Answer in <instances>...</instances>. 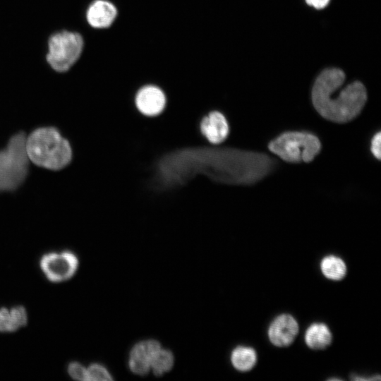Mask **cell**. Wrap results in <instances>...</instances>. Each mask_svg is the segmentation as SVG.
Instances as JSON below:
<instances>
[{
	"label": "cell",
	"mask_w": 381,
	"mask_h": 381,
	"mask_svg": "<svg viewBox=\"0 0 381 381\" xmlns=\"http://www.w3.org/2000/svg\"><path fill=\"white\" fill-rule=\"evenodd\" d=\"M116 13V8L111 3L97 0L87 9V20L93 28H105L111 25Z\"/></svg>",
	"instance_id": "7c38bea8"
},
{
	"label": "cell",
	"mask_w": 381,
	"mask_h": 381,
	"mask_svg": "<svg viewBox=\"0 0 381 381\" xmlns=\"http://www.w3.org/2000/svg\"><path fill=\"white\" fill-rule=\"evenodd\" d=\"M68 372L74 380L88 381L87 368L78 362L71 363L68 366Z\"/></svg>",
	"instance_id": "d6986e66"
},
{
	"label": "cell",
	"mask_w": 381,
	"mask_h": 381,
	"mask_svg": "<svg viewBox=\"0 0 381 381\" xmlns=\"http://www.w3.org/2000/svg\"><path fill=\"white\" fill-rule=\"evenodd\" d=\"M199 130L202 136L210 143L217 145L227 138L229 134V125L222 113L212 111L200 119Z\"/></svg>",
	"instance_id": "9c48e42d"
},
{
	"label": "cell",
	"mask_w": 381,
	"mask_h": 381,
	"mask_svg": "<svg viewBox=\"0 0 381 381\" xmlns=\"http://www.w3.org/2000/svg\"><path fill=\"white\" fill-rule=\"evenodd\" d=\"M256 353L252 348L238 346L236 348L231 356L233 365L238 370H250L256 363Z\"/></svg>",
	"instance_id": "9a60e30c"
},
{
	"label": "cell",
	"mask_w": 381,
	"mask_h": 381,
	"mask_svg": "<svg viewBox=\"0 0 381 381\" xmlns=\"http://www.w3.org/2000/svg\"><path fill=\"white\" fill-rule=\"evenodd\" d=\"M305 339L309 347L314 349H321L330 344L332 334L325 325L316 323L308 327Z\"/></svg>",
	"instance_id": "5bb4252c"
},
{
	"label": "cell",
	"mask_w": 381,
	"mask_h": 381,
	"mask_svg": "<svg viewBox=\"0 0 381 381\" xmlns=\"http://www.w3.org/2000/svg\"><path fill=\"white\" fill-rule=\"evenodd\" d=\"M87 371L88 381H106L112 380L108 370L101 364H92L87 368Z\"/></svg>",
	"instance_id": "ac0fdd59"
},
{
	"label": "cell",
	"mask_w": 381,
	"mask_h": 381,
	"mask_svg": "<svg viewBox=\"0 0 381 381\" xmlns=\"http://www.w3.org/2000/svg\"><path fill=\"white\" fill-rule=\"evenodd\" d=\"M48 46L47 62L56 71L65 72L79 59L83 40L77 32L62 31L50 37Z\"/></svg>",
	"instance_id": "8992f818"
},
{
	"label": "cell",
	"mask_w": 381,
	"mask_h": 381,
	"mask_svg": "<svg viewBox=\"0 0 381 381\" xmlns=\"http://www.w3.org/2000/svg\"><path fill=\"white\" fill-rule=\"evenodd\" d=\"M40 266L48 280L61 282L75 274L78 267V259L71 251L51 252L42 256Z\"/></svg>",
	"instance_id": "52a82bcc"
},
{
	"label": "cell",
	"mask_w": 381,
	"mask_h": 381,
	"mask_svg": "<svg viewBox=\"0 0 381 381\" xmlns=\"http://www.w3.org/2000/svg\"><path fill=\"white\" fill-rule=\"evenodd\" d=\"M306 1L308 5L317 9H321L329 4V0H306Z\"/></svg>",
	"instance_id": "44dd1931"
},
{
	"label": "cell",
	"mask_w": 381,
	"mask_h": 381,
	"mask_svg": "<svg viewBox=\"0 0 381 381\" xmlns=\"http://www.w3.org/2000/svg\"><path fill=\"white\" fill-rule=\"evenodd\" d=\"M321 270L329 279L339 280L342 279L346 272L344 261L335 256H327L321 262Z\"/></svg>",
	"instance_id": "2e32d148"
},
{
	"label": "cell",
	"mask_w": 381,
	"mask_h": 381,
	"mask_svg": "<svg viewBox=\"0 0 381 381\" xmlns=\"http://www.w3.org/2000/svg\"><path fill=\"white\" fill-rule=\"evenodd\" d=\"M25 139V133L18 132L9 139L6 147L0 150V191L16 190L28 175Z\"/></svg>",
	"instance_id": "277c9868"
},
{
	"label": "cell",
	"mask_w": 381,
	"mask_h": 381,
	"mask_svg": "<svg viewBox=\"0 0 381 381\" xmlns=\"http://www.w3.org/2000/svg\"><path fill=\"white\" fill-rule=\"evenodd\" d=\"M270 150L282 159L291 162H310L320 152V140L306 132L291 131L281 134L268 145Z\"/></svg>",
	"instance_id": "5b68a950"
},
{
	"label": "cell",
	"mask_w": 381,
	"mask_h": 381,
	"mask_svg": "<svg viewBox=\"0 0 381 381\" xmlns=\"http://www.w3.org/2000/svg\"><path fill=\"white\" fill-rule=\"evenodd\" d=\"M28 315L25 308L18 306L8 309L1 308L0 332H14L27 324Z\"/></svg>",
	"instance_id": "4fadbf2b"
},
{
	"label": "cell",
	"mask_w": 381,
	"mask_h": 381,
	"mask_svg": "<svg viewBox=\"0 0 381 381\" xmlns=\"http://www.w3.org/2000/svg\"><path fill=\"white\" fill-rule=\"evenodd\" d=\"M25 152L34 164L59 171L70 164L72 149L68 140L53 126L35 129L25 139Z\"/></svg>",
	"instance_id": "3957f363"
},
{
	"label": "cell",
	"mask_w": 381,
	"mask_h": 381,
	"mask_svg": "<svg viewBox=\"0 0 381 381\" xmlns=\"http://www.w3.org/2000/svg\"><path fill=\"white\" fill-rule=\"evenodd\" d=\"M298 330L295 319L287 314L277 317L269 328V338L277 346L289 345L294 339Z\"/></svg>",
	"instance_id": "8fae6325"
},
{
	"label": "cell",
	"mask_w": 381,
	"mask_h": 381,
	"mask_svg": "<svg viewBox=\"0 0 381 381\" xmlns=\"http://www.w3.org/2000/svg\"><path fill=\"white\" fill-rule=\"evenodd\" d=\"M210 175L227 184L250 185L267 176L274 167L265 154L236 149H217L208 155Z\"/></svg>",
	"instance_id": "7a4b0ae2"
},
{
	"label": "cell",
	"mask_w": 381,
	"mask_h": 381,
	"mask_svg": "<svg viewBox=\"0 0 381 381\" xmlns=\"http://www.w3.org/2000/svg\"><path fill=\"white\" fill-rule=\"evenodd\" d=\"M135 105L138 111L145 116L152 117L160 114L167 106L164 92L155 85H146L136 93Z\"/></svg>",
	"instance_id": "ba28073f"
},
{
	"label": "cell",
	"mask_w": 381,
	"mask_h": 381,
	"mask_svg": "<svg viewBox=\"0 0 381 381\" xmlns=\"http://www.w3.org/2000/svg\"><path fill=\"white\" fill-rule=\"evenodd\" d=\"M380 140H381L380 132H378L374 135L370 142L371 152L375 156V157H376L378 159H380L381 157Z\"/></svg>",
	"instance_id": "ffe728a7"
},
{
	"label": "cell",
	"mask_w": 381,
	"mask_h": 381,
	"mask_svg": "<svg viewBox=\"0 0 381 381\" xmlns=\"http://www.w3.org/2000/svg\"><path fill=\"white\" fill-rule=\"evenodd\" d=\"M345 80L339 68L324 70L317 78L312 90V101L316 111L327 120L346 123L356 118L367 100L364 85L358 81L339 90Z\"/></svg>",
	"instance_id": "6da1fadb"
},
{
	"label": "cell",
	"mask_w": 381,
	"mask_h": 381,
	"mask_svg": "<svg viewBox=\"0 0 381 381\" xmlns=\"http://www.w3.org/2000/svg\"><path fill=\"white\" fill-rule=\"evenodd\" d=\"M174 364L172 353L167 349L160 348L155 353L150 363V368L156 375H162L170 370Z\"/></svg>",
	"instance_id": "e0dca14e"
},
{
	"label": "cell",
	"mask_w": 381,
	"mask_h": 381,
	"mask_svg": "<svg viewBox=\"0 0 381 381\" xmlns=\"http://www.w3.org/2000/svg\"><path fill=\"white\" fill-rule=\"evenodd\" d=\"M0 315H1V308H0Z\"/></svg>",
	"instance_id": "7402d4cb"
},
{
	"label": "cell",
	"mask_w": 381,
	"mask_h": 381,
	"mask_svg": "<svg viewBox=\"0 0 381 381\" xmlns=\"http://www.w3.org/2000/svg\"><path fill=\"white\" fill-rule=\"evenodd\" d=\"M161 348L155 340H145L136 344L131 351L128 365L135 374L143 375L150 369L152 358Z\"/></svg>",
	"instance_id": "30bf717a"
}]
</instances>
